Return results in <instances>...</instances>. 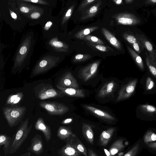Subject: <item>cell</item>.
<instances>
[{
  "mask_svg": "<svg viewBox=\"0 0 156 156\" xmlns=\"http://www.w3.org/2000/svg\"><path fill=\"white\" fill-rule=\"evenodd\" d=\"M36 41V35L32 30L26 32L22 36L12 59V73H20L28 67Z\"/></svg>",
  "mask_w": 156,
  "mask_h": 156,
  "instance_id": "obj_1",
  "label": "cell"
},
{
  "mask_svg": "<svg viewBox=\"0 0 156 156\" xmlns=\"http://www.w3.org/2000/svg\"><path fill=\"white\" fill-rule=\"evenodd\" d=\"M0 18L13 30L20 32L28 24V19L20 12L16 0H0Z\"/></svg>",
  "mask_w": 156,
  "mask_h": 156,
  "instance_id": "obj_2",
  "label": "cell"
},
{
  "mask_svg": "<svg viewBox=\"0 0 156 156\" xmlns=\"http://www.w3.org/2000/svg\"><path fill=\"white\" fill-rule=\"evenodd\" d=\"M63 58L62 55L49 51L42 56L32 71L30 78L45 73L57 66Z\"/></svg>",
  "mask_w": 156,
  "mask_h": 156,
  "instance_id": "obj_3",
  "label": "cell"
},
{
  "mask_svg": "<svg viewBox=\"0 0 156 156\" xmlns=\"http://www.w3.org/2000/svg\"><path fill=\"white\" fill-rule=\"evenodd\" d=\"M28 118L21 122L12 136L13 142L9 154H12L17 151L27 138L32 126V125L28 126Z\"/></svg>",
  "mask_w": 156,
  "mask_h": 156,
  "instance_id": "obj_4",
  "label": "cell"
},
{
  "mask_svg": "<svg viewBox=\"0 0 156 156\" xmlns=\"http://www.w3.org/2000/svg\"><path fill=\"white\" fill-rule=\"evenodd\" d=\"M26 110L24 106L4 107L2 108L5 118L11 127L18 125L22 121Z\"/></svg>",
  "mask_w": 156,
  "mask_h": 156,
  "instance_id": "obj_5",
  "label": "cell"
},
{
  "mask_svg": "<svg viewBox=\"0 0 156 156\" xmlns=\"http://www.w3.org/2000/svg\"><path fill=\"white\" fill-rule=\"evenodd\" d=\"M34 90L36 97L41 100L60 98L65 95L61 91L54 88L49 84H38L35 87Z\"/></svg>",
  "mask_w": 156,
  "mask_h": 156,
  "instance_id": "obj_6",
  "label": "cell"
},
{
  "mask_svg": "<svg viewBox=\"0 0 156 156\" xmlns=\"http://www.w3.org/2000/svg\"><path fill=\"white\" fill-rule=\"evenodd\" d=\"M45 45L49 51L63 55L67 52L69 46L63 40L60 32L56 35L46 40Z\"/></svg>",
  "mask_w": 156,
  "mask_h": 156,
  "instance_id": "obj_7",
  "label": "cell"
},
{
  "mask_svg": "<svg viewBox=\"0 0 156 156\" xmlns=\"http://www.w3.org/2000/svg\"><path fill=\"white\" fill-rule=\"evenodd\" d=\"M44 38L46 40L51 38L59 32V24L56 16L51 15L40 24Z\"/></svg>",
  "mask_w": 156,
  "mask_h": 156,
  "instance_id": "obj_8",
  "label": "cell"
},
{
  "mask_svg": "<svg viewBox=\"0 0 156 156\" xmlns=\"http://www.w3.org/2000/svg\"><path fill=\"white\" fill-rule=\"evenodd\" d=\"M40 107L45 109L48 114L62 115L67 112L69 108L63 103L56 101H42L39 103Z\"/></svg>",
  "mask_w": 156,
  "mask_h": 156,
  "instance_id": "obj_9",
  "label": "cell"
},
{
  "mask_svg": "<svg viewBox=\"0 0 156 156\" xmlns=\"http://www.w3.org/2000/svg\"><path fill=\"white\" fill-rule=\"evenodd\" d=\"M53 9L42 7L29 14L27 17L28 19V24L34 26L40 24L47 17L52 14Z\"/></svg>",
  "mask_w": 156,
  "mask_h": 156,
  "instance_id": "obj_10",
  "label": "cell"
},
{
  "mask_svg": "<svg viewBox=\"0 0 156 156\" xmlns=\"http://www.w3.org/2000/svg\"><path fill=\"white\" fill-rule=\"evenodd\" d=\"M137 82V79H135L123 86L119 91L117 101L126 99L130 97L134 91Z\"/></svg>",
  "mask_w": 156,
  "mask_h": 156,
  "instance_id": "obj_11",
  "label": "cell"
},
{
  "mask_svg": "<svg viewBox=\"0 0 156 156\" xmlns=\"http://www.w3.org/2000/svg\"><path fill=\"white\" fill-rule=\"evenodd\" d=\"M30 145L27 150L37 155L42 154L44 150V144L42 136L36 134L31 140Z\"/></svg>",
  "mask_w": 156,
  "mask_h": 156,
  "instance_id": "obj_12",
  "label": "cell"
},
{
  "mask_svg": "<svg viewBox=\"0 0 156 156\" xmlns=\"http://www.w3.org/2000/svg\"><path fill=\"white\" fill-rule=\"evenodd\" d=\"M57 85L66 88L78 89L79 85L76 79L70 72L65 73L59 79Z\"/></svg>",
  "mask_w": 156,
  "mask_h": 156,
  "instance_id": "obj_13",
  "label": "cell"
},
{
  "mask_svg": "<svg viewBox=\"0 0 156 156\" xmlns=\"http://www.w3.org/2000/svg\"><path fill=\"white\" fill-rule=\"evenodd\" d=\"M16 1L20 12L26 17L32 12L42 7L24 0H16Z\"/></svg>",
  "mask_w": 156,
  "mask_h": 156,
  "instance_id": "obj_14",
  "label": "cell"
},
{
  "mask_svg": "<svg viewBox=\"0 0 156 156\" xmlns=\"http://www.w3.org/2000/svg\"><path fill=\"white\" fill-rule=\"evenodd\" d=\"M65 142L85 156H87V150L75 134H72Z\"/></svg>",
  "mask_w": 156,
  "mask_h": 156,
  "instance_id": "obj_15",
  "label": "cell"
},
{
  "mask_svg": "<svg viewBox=\"0 0 156 156\" xmlns=\"http://www.w3.org/2000/svg\"><path fill=\"white\" fill-rule=\"evenodd\" d=\"M34 126L36 130L42 132L46 141L48 142L51 137V129L49 126L45 123L42 118H38L35 122Z\"/></svg>",
  "mask_w": 156,
  "mask_h": 156,
  "instance_id": "obj_16",
  "label": "cell"
},
{
  "mask_svg": "<svg viewBox=\"0 0 156 156\" xmlns=\"http://www.w3.org/2000/svg\"><path fill=\"white\" fill-rule=\"evenodd\" d=\"M144 148L145 144L142 139H139L131 146L123 156H138Z\"/></svg>",
  "mask_w": 156,
  "mask_h": 156,
  "instance_id": "obj_17",
  "label": "cell"
},
{
  "mask_svg": "<svg viewBox=\"0 0 156 156\" xmlns=\"http://www.w3.org/2000/svg\"><path fill=\"white\" fill-rule=\"evenodd\" d=\"M58 90L61 91L65 95L79 98H83L85 96V91L83 90L72 88H66L56 85Z\"/></svg>",
  "mask_w": 156,
  "mask_h": 156,
  "instance_id": "obj_18",
  "label": "cell"
},
{
  "mask_svg": "<svg viewBox=\"0 0 156 156\" xmlns=\"http://www.w3.org/2000/svg\"><path fill=\"white\" fill-rule=\"evenodd\" d=\"M98 65L94 63L91 65L83 69L80 73V77L84 81H86L92 78L95 74Z\"/></svg>",
  "mask_w": 156,
  "mask_h": 156,
  "instance_id": "obj_19",
  "label": "cell"
},
{
  "mask_svg": "<svg viewBox=\"0 0 156 156\" xmlns=\"http://www.w3.org/2000/svg\"><path fill=\"white\" fill-rule=\"evenodd\" d=\"M58 154L60 156H81V154L66 144L58 151Z\"/></svg>",
  "mask_w": 156,
  "mask_h": 156,
  "instance_id": "obj_20",
  "label": "cell"
},
{
  "mask_svg": "<svg viewBox=\"0 0 156 156\" xmlns=\"http://www.w3.org/2000/svg\"><path fill=\"white\" fill-rule=\"evenodd\" d=\"M13 142L12 137L5 134H1L0 135V146L3 145V149L4 156H6L11 148Z\"/></svg>",
  "mask_w": 156,
  "mask_h": 156,
  "instance_id": "obj_21",
  "label": "cell"
},
{
  "mask_svg": "<svg viewBox=\"0 0 156 156\" xmlns=\"http://www.w3.org/2000/svg\"><path fill=\"white\" fill-rule=\"evenodd\" d=\"M84 107L88 111L103 119L109 120H114L115 119L114 117L109 113L97 108L88 105H84Z\"/></svg>",
  "mask_w": 156,
  "mask_h": 156,
  "instance_id": "obj_22",
  "label": "cell"
},
{
  "mask_svg": "<svg viewBox=\"0 0 156 156\" xmlns=\"http://www.w3.org/2000/svg\"><path fill=\"white\" fill-rule=\"evenodd\" d=\"M115 83L112 81L104 85L99 90L98 96L99 98H104L112 93L115 89Z\"/></svg>",
  "mask_w": 156,
  "mask_h": 156,
  "instance_id": "obj_23",
  "label": "cell"
},
{
  "mask_svg": "<svg viewBox=\"0 0 156 156\" xmlns=\"http://www.w3.org/2000/svg\"><path fill=\"white\" fill-rule=\"evenodd\" d=\"M115 129L111 128L103 131L101 134L100 137V143L102 146H106L111 140Z\"/></svg>",
  "mask_w": 156,
  "mask_h": 156,
  "instance_id": "obj_24",
  "label": "cell"
},
{
  "mask_svg": "<svg viewBox=\"0 0 156 156\" xmlns=\"http://www.w3.org/2000/svg\"><path fill=\"white\" fill-rule=\"evenodd\" d=\"M124 138H120L116 140L111 146L109 151L112 155H115L123 150L126 147L124 144Z\"/></svg>",
  "mask_w": 156,
  "mask_h": 156,
  "instance_id": "obj_25",
  "label": "cell"
},
{
  "mask_svg": "<svg viewBox=\"0 0 156 156\" xmlns=\"http://www.w3.org/2000/svg\"><path fill=\"white\" fill-rule=\"evenodd\" d=\"M25 1L38 6L49 8H55L57 5V0H24Z\"/></svg>",
  "mask_w": 156,
  "mask_h": 156,
  "instance_id": "obj_26",
  "label": "cell"
},
{
  "mask_svg": "<svg viewBox=\"0 0 156 156\" xmlns=\"http://www.w3.org/2000/svg\"><path fill=\"white\" fill-rule=\"evenodd\" d=\"M82 132L84 137L87 141L91 144H93L94 135L91 126L86 124H83Z\"/></svg>",
  "mask_w": 156,
  "mask_h": 156,
  "instance_id": "obj_27",
  "label": "cell"
},
{
  "mask_svg": "<svg viewBox=\"0 0 156 156\" xmlns=\"http://www.w3.org/2000/svg\"><path fill=\"white\" fill-rule=\"evenodd\" d=\"M23 95V92H20L10 95L6 101V104L12 106L17 105L22 99Z\"/></svg>",
  "mask_w": 156,
  "mask_h": 156,
  "instance_id": "obj_28",
  "label": "cell"
},
{
  "mask_svg": "<svg viewBox=\"0 0 156 156\" xmlns=\"http://www.w3.org/2000/svg\"><path fill=\"white\" fill-rule=\"evenodd\" d=\"M145 145L156 141V133L152 129H148L142 138Z\"/></svg>",
  "mask_w": 156,
  "mask_h": 156,
  "instance_id": "obj_29",
  "label": "cell"
},
{
  "mask_svg": "<svg viewBox=\"0 0 156 156\" xmlns=\"http://www.w3.org/2000/svg\"><path fill=\"white\" fill-rule=\"evenodd\" d=\"M72 134V132L69 128L63 126H60L57 132L58 136L60 139L65 140Z\"/></svg>",
  "mask_w": 156,
  "mask_h": 156,
  "instance_id": "obj_30",
  "label": "cell"
},
{
  "mask_svg": "<svg viewBox=\"0 0 156 156\" xmlns=\"http://www.w3.org/2000/svg\"><path fill=\"white\" fill-rule=\"evenodd\" d=\"M102 31L105 36L111 44L118 49L121 48L120 44L116 38L105 28H103Z\"/></svg>",
  "mask_w": 156,
  "mask_h": 156,
  "instance_id": "obj_31",
  "label": "cell"
},
{
  "mask_svg": "<svg viewBox=\"0 0 156 156\" xmlns=\"http://www.w3.org/2000/svg\"><path fill=\"white\" fill-rule=\"evenodd\" d=\"M140 110L145 115L152 116L156 114V108L149 105H142L139 106Z\"/></svg>",
  "mask_w": 156,
  "mask_h": 156,
  "instance_id": "obj_32",
  "label": "cell"
},
{
  "mask_svg": "<svg viewBox=\"0 0 156 156\" xmlns=\"http://www.w3.org/2000/svg\"><path fill=\"white\" fill-rule=\"evenodd\" d=\"M129 49L138 66L141 69L144 70V66L142 58L130 48H129Z\"/></svg>",
  "mask_w": 156,
  "mask_h": 156,
  "instance_id": "obj_33",
  "label": "cell"
},
{
  "mask_svg": "<svg viewBox=\"0 0 156 156\" xmlns=\"http://www.w3.org/2000/svg\"><path fill=\"white\" fill-rule=\"evenodd\" d=\"M145 148L151 154L156 155V141L145 145Z\"/></svg>",
  "mask_w": 156,
  "mask_h": 156,
  "instance_id": "obj_34",
  "label": "cell"
},
{
  "mask_svg": "<svg viewBox=\"0 0 156 156\" xmlns=\"http://www.w3.org/2000/svg\"><path fill=\"white\" fill-rule=\"evenodd\" d=\"M118 20L119 23L124 25H131L134 23L133 19L124 17L119 18Z\"/></svg>",
  "mask_w": 156,
  "mask_h": 156,
  "instance_id": "obj_35",
  "label": "cell"
},
{
  "mask_svg": "<svg viewBox=\"0 0 156 156\" xmlns=\"http://www.w3.org/2000/svg\"><path fill=\"white\" fill-rule=\"evenodd\" d=\"M146 62L150 71L154 77L156 78V68L151 64L147 58H146Z\"/></svg>",
  "mask_w": 156,
  "mask_h": 156,
  "instance_id": "obj_36",
  "label": "cell"
},
{
  "mask_svg": "<svg viewBox=\"0 0 156 156\" xmlns=\"http://www.w3.org/2000/svg\"><path fill=\"white\" fill-rule=\"evenodd\" d=\"M154 84L152 79L150 77H147L146 81V87L147 90H150L152 89Z\"/></svg>",
  "mask_w": 156,
  "mask_h": 156,
  "instance_id": "obj_37",
  "label": "cell"
},
{
  "mask_svg": "<svg viewBox=\"0 0 156 156\" xmlns=\"http://www.w3.org/2000/svg\"><path fill=\"white\" fill-rule=\"evenodd\" d=\"M127 40L129 42L133 44L136 43V38L132 35L128 36L127 37Z\"/></svg>",
  "mask_w": 156,
  "mask_h": 156,
  "instance_id": "obj_38",
  "label": "cell"
},
{
  "mask_svg": "<svg viewBox=\"0 0 156 156\" xmlns=\"http://www.w3.org/2000/svg\"><path fill=\"white\" fill-rule=\"evenodd\" d=\"M145 44L148 51H151L153 50V46L148 41H146Z\"/></svg>",
  "mask_w": 156,
  "mask_h": 156,
  "instance_id": "obj_39",
  "label": "cell"
},
{
  "mask_svg": "<svg viewBox=\"0 0 156 156\" xmlns=\"http://www.w3.org/2000/svg\"><path fill=\"white\" fill-rule=\"evenodd\" d=\"M96 48L100 50L101 51H105L106 50V48L104 46L100 45H98L96 46Z\"/></svg>",
  "mask_w": 156,
  "mask_h": 156,
  "instance_id": "obj_40",
  "label": "cell"
},
{
  "mask_svg": "<svg viewBox=\"0 0 156 156\" xmlns=\"http://www.w3.org/2000/svg\"><path fill=\"white\" fill-rule=\"evenodd\" d=\"M87 153L89 156H97L96 154L91 149H88Z\"/></svg>",
  "mask_w": 156,
  "mask_h": 156,
  "instance_id": "obj_41",
  "label": "cell"
},
{
  "mask_svg": "<svg viewBox=\"0 0 156 156\" xmlns=\"http://www.w3.org/2000/svg\"><path fill=\"white\" fill-rule=\"evenodd\" d=\"M97 10V7L96 6H93L90 9L89 11L90 13H93L96 12Z\"/></svg>",
  "mask_w": 156,
  "mask_h": 156,
  "instance_id": "obj_42",
  "label": "cell"
},
{
  "mask_svg": "<svg viewBox=\"0 0 156 156\" xmlns=\"http://www.w3.org/2000/svg\"><path fill=\"white\" fill-rule=\"evenodd\" d=\"M73 120V119L72 118L67 119L63 120L62 122V123L63 124H66L70 123Z\"/></svg>",
  "mask_w": 156,
  "mask_h": 156,
  "instance_id": "obj_43",
  "label": "cell"
},
{
  "mask_svg": "<svg viewBox=\"0 0 156 156\" xmlns=\"http://www.w3.org/2000/svg\"><path fill=\"white\" fill-rule=\"evenodd\" d=\"M133 47L134 49L136 51L138 52L139 51V47L138 44L135 43L133 44Z\"/></svg>",
  "mask_w": 156,
  "mask_h": 156,
  "instance_id": "obj_44",
  "label": "cell"
},
{
  "mask_svg": "<svg viewBox=\"0 0 156 156\" xmlns=\"http://www.w3.org/2000/svg\"><path fill=\"white\" fill-rule=\"evenodd\" d=\"M104 150L105 153V154L107 156H116L110 153L109 151L106 149H104Z\"/></svg>",
  "mask_w": 156,
  "mask_h": 156,
  "instance_id": "obj_45",
  "label": "cell"
},
{
  "mask_svg": "<svg viewBox=\"0 0 156 156\" xmlns=\"http://www.w3.org/2000/svg\"><path fill=\"white\" fill-rule=\"evenodd\" d=\"M90 30L88 28L85 29L83 31V34L84 35H87L90 32Z\"/></svg>",
  "mask_w": 156,
  "mask_h": 156,
  "instance_id": "obj_46",
  "label": "cell"
},
{
  "mask_svg": "<svg viewBox=\"0 0 156 156\" xmlns=\"http://www.w3.org/2000/svg\"><path fill=\"white\" fill-rule=\"evenodd\" d=\"M83 55L80 54L77 55L75 56V58L76 59H80L82 58H83Z\"/></svg>",
  "mask_w": 156,
  "mask_h": 156,
  "instance_id": "obj_47",
  "label": "cell"
},
{
  "mask_svg": "<svg viewBox=\"0 0 156 156\" xmlns=\"http://www.w3.org/2000/svg\"><path fill=\"white\" fill-rule=\"evenodd\" d=\"M20 156H31L30 152L28 151L21 155Z\"/></svg>",
  "mask_w": 156,
  "mask_h": 156,
  "instance_id": "obj_48",
  "label": "cell"
},
{
  "mask_svg": "<svg viewBox=\"0 0 156 156\" xmlns=\"http://www.w3.org/2000/svg\"><path fill=\"white\" fill-rule=\"evenodd\" d=\"M91 40L93 41L96 42L98 40V38L94 36H92L91 37Z\"/></svg>",
  "mask_w": 156,
  "mask_h": 156,
  "instance_id": "obj_49",
  "label": "cell"
},
{
  "mask_svg": "<svg viewBox=\"0 0 156 156\" xmlns=\"http://www.w3.org/2000/svg\"><path fill=\"white\" fill-rule=\"evenodd\" d=\"M122 1L121 0H117L116 1V3L117 4H120L121 3Z\"/></svg>",
  "mask_w": 156,
  "mask_h": 156,
  "instance_id": "obj_50",
  "label": "cell"
},
{
  "mask_svg": "<svg viewBox=\"0 0 156 156\" xmlns=\"http://www.w3.org/2000/svg\"><path fill=\"white\" fill-rule=\"evenodd\" d=\"M94 1V0H88L87 1L88 3Z\"/></svg>",
  "mask_w": 156,
  "mask_h": 156,
  "instance_id": "obj_51",
  "label": "cell"
},
{
  "mask_svg": "<svg viewBox=\"0 0 156 156\" xmlns=\"http://www.w3.org/2000/svg\"><path fill=\"white\" fill-rule=\"evenodd\" d=\"M133 1V0H126V2H128V3L131 2H132Z\"/></svg>",
  "mask_w": 156,
  "mask_h": 156,
  "instance_id": "obj_52",
  "label": "cell"
},
{
  "mask_svg": "<svg viewBox=\"0 0 156 156\" xmlns=\"http://www.w3.org/2000/svg\"><path fill=\"white\" fill-rule=\"evenodd\" d=\"M151 1L153 3H156V0H151Z\"/></svg>",
  "mask_w": 156,
  "mask_h": 156,
  "instance_id": "obj_53",
  "label": "cell"
},
{
  "mask_svg": "<svg viewBox=\"0 0 156 156\" xmlns=\"http://www.w3.org/2000/svg\"><path fill=\"white\" fill-rule=\"evenodd\" d=\"M152 130L154 131L155 133H156V129H151Z\"/></svg>",
  "mask_w": 156,
  "mask_h": 156,
  "instance_id": "obj_54",
  "label": "cell"
},
{
  "mask_svg": "<svg viewBox=\"0 0 156 156\" xmlns=\"http://www.w3.org/2000/svg\"><path fill=\"white\" fill-rule=\"evenodd\" d=\"M0 156H2V155H0Z\"/></svg>",
  "mask_w": 156,
  "mask_h": 156,
  "instance_id": "obj_55",
  "label": "cell"
}]
</instances>
